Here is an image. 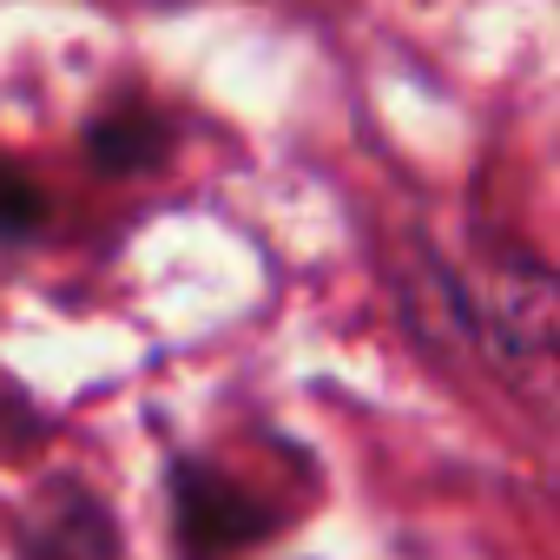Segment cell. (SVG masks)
Here are the masks:
<instances>
[{"label":"cell","mask_w":560,"mask_h":560,"mask_svg":"<svg viewBox=\"0 0 560 560\" xmlns=\"http://www.w3.org/2000/svg\"><path fill=\"white\" fill-rule=\"evenodd\" d=\"M455 330L508 376H560V270L508 237L455 270Z\"/></svg>","instance_id":"obj_1"},{"label":"cell","mask_w":560,"mask_h":560,"mask_svg":"<svg viewBox=\"0 0 560 560\" xmlns=\"http://www.w3.org/2000/svg\"><path fill=\"white\" fill-rule=\"evenodd\" d=\"M165 514H172L178 560H237V553L264 547L270 534H284V521H291L277 501H264L231 468H218L211 455H191V448H178L165 462Z\"/></svg>","instance_id":"obj_2"},{"label":"cell","mask_w":560,"mask_h":560,"mask_svg":"<svg viewBox=\"0 0 560 560\" xmlns=\"http://www.w3.org/2000/svg\"><path fill=\"white\" fill-rule=\"evenodd\" d=\"M14 553H21V560H119V553H126V534H119L113 501H106L93 481H80V475H47V481L34 488V501L21 508Z\"/></svg>","instance_id":"obj_3"},{"label":"cell","mask_w":560,"mask_h":560,"mask_svg":"<svg viewBox=\"0 0 560 560\" xmlns=\"http://www.w3.org/2000/svg\"><path fill=\"white\" fill-rule=\"evenodd\" d=\"M80 152L100 178H152L178 152V126L145 93H113L80 119Z\"/></svg>","instance_id":"obj_4"},{"label":"cell","mask_w":560,"mask_h":560,"mask_svg":"<svg viewBox=\"0 0 560 560\" xmlns=\"http://www.w3.org/2000/svg\"><path fill=\"white\" fill-rule=\"evenodd\" d=\"M47 218H54L47 185H40L14 152H0V244H27V237H40Z\"/></svg>","instance_id":"obj_5"}]
</instances>
